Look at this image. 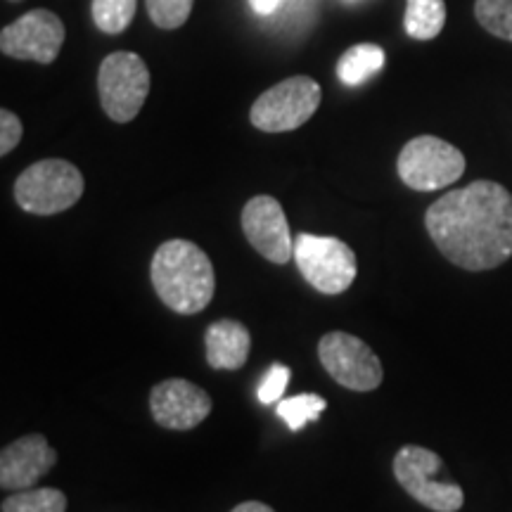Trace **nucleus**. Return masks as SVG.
Instances as JSON below:
<instances>
[{
	"mask_svg": "<svg viewBox=\"0 0 512 512\" xmlns=\"http://www.w3.org/2000/svg\"><path fill=\"white\" fill-rule=\"evenodd\" d=\"M434 245L465 271H491L512 256V195L501 183L475 181L427 209Z\"/></svg>",
	"mask_w": 512,
	"mask_h": 512,
	"instance_id": "nucleus-1",
	"label": "nucleus"
},
{
	"mask_svg": "<svg viewBox=\"0 0 512 512\" xmlns=\"http://www.w3.org/2000/svg\"><path fill=\"white\" fill-rule=\"evenodd\" d=\"M150 278L157 297L183 316L200 313L214 299V266L207 252L190 240H169L159 245L152 256Z\"/></svg>",
	"mask_w": 512,
	"mask_h": 512,
	"instance_id": "nucleus-2",
	"label": "nucleus"
},
{
	"mask_svg": "<svg viewBox=\"0 0 512 512\" xmlns=\"http://www.w3.org/2000/svg\"><path fill=\"white\" fill-rule=\"evenodd\" d=\"M83 176L72 162L43 159L31 164L15 183V200L27 214L53 216L81 200Z\"/></svg>",
	"mask_w": 512,
	"mask_h": 512,
	"instance_id": "nucleus-3",
	"label": "nucleus"
},
{
	"mask_svg": "<svg viewBox=\"0 0 512 512\" xmlns=\"http://www.w3.org/2000/svg\"><path fill=\"white\" fill-rule=\"evenodd\" d=\"M100 105L117 124H128L143 110L150 93V69L143 57L128 50L107 55L98 74Z\"/></svg>",
	"mask_w": 512,
	"mask_h": 512,
	"instance_id": "nucleus-4",
	"label": "nucleus"
},
{
	"mask_svg": "<svg viewBox=\"0 0 512 512\" xmlns=\"http://www.w3.org/2000/svg\"><path fill=\"white\" fill-rule=\"evenodd\" d=\"M294 261L306 283L323 294H342L356 280L354 249L337 238L299 233L294 240Z\"/></svg>",
	"mask_w": 512,
	"mask_h": 512,
	"instance_id": "nucleus-5",
	"label": "nucleus"
},
{
	"mask_svg": "<svg viewBox=\"0 0 512 512\" xmlns=\"http://www.w3.org/2000/svg\"><path fill=\"white\" fill-rule=\"evenodd\" d=\"M396 169L411 190L432 192L448 188L465 174V155L437 136H418L403 145Z\"/></svg>",
	"mask_w": 512,
	"mask_h": 512,
	"instance_id": "nucleus-6",
	"label": "nucleus"
},
{
	"mask_svg": "<svg viewBox=\"0 0 512 512\" xmlns=\"http://www.w3.org/2000/svg\"><path fill=\"white\" fill-rule=\"evenodd\" d=\"M441 458L425 446H403L394 456V477L408 496L434 512H458L465 494L458 484L441 482Z\"/></svg>",
	"mask_w": 512,
	"mask_h": 512,
	"instance_id": "nucleus-7",
	"label": "nucleus"
},
{
	"mask_svg": "<svg viewBox=\"0 0 512 512\" xmlns=\"http://www.w3.org/2000/svg\"><path fill=\"white\" fill-rule=\"evenodd\" d=\"M320 98L323 91L311 76H290L256 98L249 119L266 133L294 131L316 114Z\"/></svg>",
	"mask_w": 512,
	"mask_h": 512,
	"instance_id": "nucleus-8",
	"label": "nucleus"
},
{
	"mask_svg": "<svg viewBox=\"0 0 512 512\" xmlns=\"http://www.w3.org/2000/svg\"><path fill=\"white\" fill-rule=\"evenodd\" d=\"M318 358L332 380L351 392H373L382 384L380 358L363 339L349 332H328L318 342Z\"/></svg>",
	"mask_w": 512,
	"mask_h": 512,
	"instance_id": "nucleus-9",
	"label": "nucleus"
},
{
	"mask_svg": "<svg viewBox=\"0 0 512 512\" xmlns=\"http://www.w3.org/2000/svg\"><path fill=\"white\" fill-rule=\"evenodd\" d=\"M64 43L62 19L50 10H31L0 34V50L15 60L53 64Z\"/></svg>",
	"mask_w": 512,
	"mask_h": 512,
	"instance_id": "nucleus-10",
	"label": "nucleus"
},
{
	"mask_svg": "<svg viewBox=\"0 0 512 512\" xmlns=\"http://www.w3.org/2000/svg\"><path fill=\"white\" fill-rule=\"evenodd\" d=\"M242 230L256 252L273 264H287L294 256L290 223L280 202L271 195H256L242 209Z\"/></svg>",
	"mask_w": 512,
	"mask_h": 512,
	"instance_id": "nucleus-11",
	"label": "nucleus"
},
{
	"mask_svg": "<svg viewBox=\"0 0 512 512\" xmlns=\"http://www.w3.org/2000/svg\"><path fill=\"white\" fill-rule=\"evenodd\" d=\"M150 411L164 430H195L211 413V399L202 387L181 377L155 384L150 394Z\"/></svg>",
	"mask_w": 512,
	"mask_h": 512,
	"instance_id": "nucleus-12",
	"label": "nucleus"
},
{
	"mask_svg": "<svg viewBox=\"0 0 512 512\" xmlns=\"http://www.w3.org/2000/svg\"><path fill=\"white\" fill-rule=\"evenodd\" d=\"M57 463L55 448L43 434H27L12 441L0 453V486L8 491L34 489L43 475Z\"/></svg>",
	"mask_w": 512,
	"mask_h": 512,
	"instance_id": "nucleus-13",
	"label": "nucleus"
},
{
	"mask_svg": "<svg viewBox=\"0 0 512 512\" xmlns=\"http://www.w3.org/2000/svg\"><path fill=\"white\" fill-rule=\"evenodd\" d=\"M252 335L238 320H216L204 335L207 363L216 370H238L247 363Z\"/></svg>",
	"mask_w": 512,
	"mask_h": 512,
	"instance_id": "nucleus-14",
	"label": "nucleus"
},
{
	"mask_svg": "<svg viewBox=\"0 0 512 512\" xmlns=\"http://www.w3.org/2000/svg\"><path fill=\"white\" fill-rule=\"evenodd\" d=\"M384 50L375 43H358L339 57L337 76L344 86H361L384 67Z\"/></svg>",
	"mask_w": 512,
	"mask_h": 512,
	"instance_id": "nucleus-15",
	"label": "nucleus"
},
{
	"mask_svg": "<svg viewBox=\"0 0 512 512\" xmlns=\"http://www.w3.org/2000/svg\"><path fill=\"white\" fill-rule=\"evenodd\" d=\"M446 24L444 0H406V17L403 27L415 41H432L441 34Z\"/></svg>",
	"mask_w": 512,
	"mask_h": 512,
	"instance_id": "nucleus-16",
	"label": "nucleus"
},
{
	"mask_svg": "<svg viewBox=\"0 0 512 512\" xmlns=\"http://www.w3.org/2000/svg\"><path fill=\"white\" fill-rule=\"evenodd\" d=\"M3 512H67V496L60 489L15 491L0 505Z\"/></svg>",
	"mask_w": 512,
	"mask_h": 512,
	"instance_id": "nucleus-17",
	"label": "nucleus"
},
{
	"mask_svg": "<svg viewBox=\"0 0 512 512\" xmlns=\"http://www.w3.org/2000/svg\"><path fill=\"white\" fill-rule=\"evenodd\" d=\"M138 0H93L91 12L95 27L110 36H119L131 27Z\"/></svg>",
	"mask_w": 512,
	"mask_h": 512,
	"instance_id": "nucleus-18",
	"label": "nucleus"
},
{
	"mask_svg": "<svg viewBox=\"0 0 512 512\" xmlns=\"http://www.w3.org/2000/svg\"><path fill=\"white\" fill-rule=\"evenodd\" d=\"M325 403L323 396L318 394H299L292 396V399H280L278 406H275V413L280 415L287 422L292 432L304 430L309 422H316L318 415L325 411Z\"/></svg>",
	"mask_w": 512,
	"mask_h": 512,
	"instance_id": "nucleus-19",
	"label": "nucleus"
},
{
	"mask_svg": "<svg viewBox=\"0 0 512 512\" xmlns=\"http://www.w3.org/2000/svg\"><path fill=\"white\" fill-rule=\"evenodd\" d=\"M475 17L489 34L512 43V0H477Z\"/></svg>",
	"mask_w": 512,
	"mask_h": 512,
	"instance_id": "nucleus-20",
	"label": "nucleus"
},
{
	"mask_svg": "<svg viewBox=\"0 0 512 512\" xmlns=\"http://www.w3.org/2000/svg\"><path fill=\"white\" fill-rule=\"evenodd\" d=\"M145 5L159 29H178L188 22L195 0H145Z\"/></svg>",
	"mask_w": 512,
	"mask_h": 512,
	"instance_id": "nucleus-21",
	"label": "nucleus"
},
{
	"mask_svg": "<svg viewBox=\"0 0 512 512\" xmlns=\"http://www.w3.org/2000/svg\"><path fill=\"white\" fill-rule=\"evenodd\" d=\"M290 368L283 366V363H273L271 368L266 370V375L261 377V384H259V401L266 403V406H271V403H278L283 399L285 389H287V382H290Z\"/></svg>",
	"mask_w": 512,
	"mask_h": 512,
	"instance_id": "nucleus-22",
	"label": "nucleus"
},
{
	"mask_svg": "<svg viewBox=\"0 0 512 512\" xmlns=\"http://www.w3.org/2000/svg\"><path fill=\"white\" fill-rule=\"evenodd\" d=\"M22 133L24 128L17 114L10 110H0V155H10L19 145V140H22Z\"/></svg>",
	"mask_w": 512,
	"mask_h": 512,
	"instance_id": "nucleus-23",
	"label": "nucleus"
},
{
	"mask_svg": "<svg viewBox=\"0 0 512 512\" xmlns=\"http://www.w3.org/2000/svg\"><path fill=\"white\" fill-rule=\"evenodd\" d=\"M280 3H283V0H249L252 10L256 12V15H261V17L273 15V12L280 8Z\"/></svg>",
	"mask_w": 512,
	"mask_h": 512,
	"instance_id": "nucleus-24",
	"label": "nucleus"
},
{
	"mask_svg": "<svg viewBox=\"0 0 512 512\" xmlns=\"http://www.w3.org/2000/svg\"><path fill=\"white\" fill-rule=\"evenodd\" d=\"M230 512H275L271 505L266 503H259V501H247V503H240L238 508H233Z\"/></svg>",
	"mask_w": 512,
	"mask_h": 512,
	"instance_id": "nucleus-25",
	"label": "nucleus"
},
{
	"mask_svg": "<svg viewBox=\"0 0 512 512\" xmlns=\"http://www.w3.org/2000/svg\"><path fill=\"white\" fill-rule=\"evenodd\" d=\"M10 3H22V0H10Z\"/></svg>",
	"mask_w": 512,
	"mask_h": 512,
	"instance_id": "nucleus-26",
	"label": "nucleus"
}]
</instances>
